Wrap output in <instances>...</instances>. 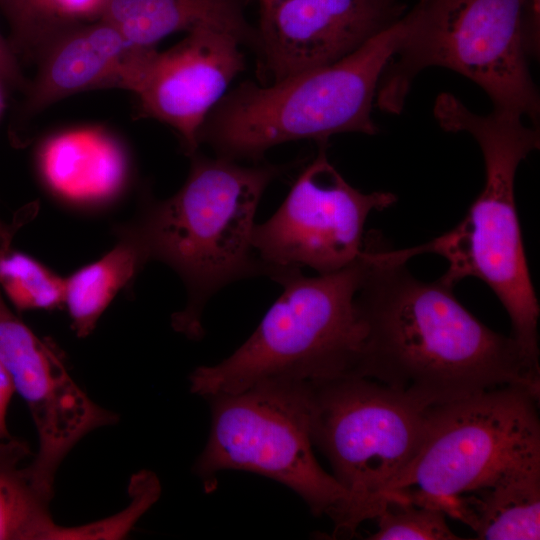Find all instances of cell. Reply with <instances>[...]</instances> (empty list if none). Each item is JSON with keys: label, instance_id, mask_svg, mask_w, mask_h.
I'll use <instances>...</instances> for the list:
<instances>
[{"label": "cell", "instance_id": "cell-1", "mask_svg": "<svg viewBox=\"0 0 540 540\" xmlns=\"http://www.w3.org/2000/svg\"><path fill=\"white\" fill-rule=\"evenodd\" d=\"M368 265L356 294L364 336L353 375L431 407L486 390L540 391L539 372L511 336L481 323L442 279L424 282L367 235Z\"/></svg>", "mask_w": 540, "mask_h": 540}, {"label": "cell", "instance_id": "cell-2", "mask_svg": "<svg viewBox=\"0 0 540 540\" xmlns=\"http://www.w3.org/2000/svg\"><path fill=\"white\" fill-rule=\"evenodd\" d=\"M433 114L442 129L466 132L478 143L485 165V184L461 222L420 246L392 250L401 261L434 253L448 262L440 278L454 286L473 277L485 282L505 308L511 337L528 364L539 371L538 299L524 251L515 201V177L520 163L539 148L536 125L520 114L493 109L487 115L468 109L456 96L441 93Z\"/></svg>", "mask_w": 540, "mask_h": 540}, {"label": "cell", "instance_id": "cell-3", "mask_svg": "<svg viewBox=\"0 0 540 540\" xmlns=\"http://www.w3.org/2000/svg\"><path fill=\"white\" fill-rule=\"evenodd\" d=\"M182 187L165 200L146 197L128 222L150 260L178 273L188 300L172 315L175 331L192 340L204 335L207 301L242 278L266 275L253 248L255 213L267 186L285 167H245L236 161L194 154Z\"/></svg>", "mask_w": 540, "mask_h": 540}, {"label": "cell", "instance_id": "cell-4", "mask_svg": "<svg viewBox=\"0 0 540 540\" xmlns=\"http://www.w3.org/2000/svg\"><path fill=\"white\" fill-rule=\"evenodd\" d=\"M404 31L401 18L334 63L272 84L241 83L208 114L200 144L211 146L219 157L257 161L289 141L323 143L339 133L376 134L372 106Z\"/></svg>", "mask_w": 540, "mask_h": 540}, {"label": "cell", "instance_id": "cell-5", "mask_svg": "<svg viewBox=\"0 0 540 540\" xmlns=\"http://www.w3.org/2000/svg\"><path fill=\"white\" fill-rule=\"evenodd\" d=\"M367 265L364 247L335 272L309 277L300 269L275 271L270 278L282 294L228 358L191 372V393L207 398L264 382L312 384L353 375L364 336L355 299Z\"/></svg>", "mask_w": 540, "mask_h": 540}, {"label": "cell", "instance_id": "cell-6", "mask_svg": "<svg viewBox=\"0 0 540 540\" xmlns=\"http://www.w3.org/2000/svg\"><path fill=\"white\" fill-rule=\"evenodd\" d=\"M528 3L419 0L403 17L402 41L378 85V107L400 113L417 74L438 66L481 87L493 109L520 114L536 125L540 101L524 40Z\"/></svg>", "mask_w": 540, "mask_h": 540}, {"label": "cell", "instance_id": "cell-7", "mask_svg": "<svg viewBox=\"0 0 540 540\" xmlns=\"http://www.w3.org/2000/svg\"><path fill=\"white\" fill-rule=\"evenodd\" d=\"M428 408L356 375L309 384L312 444L348 495L335 535L351 536L377 516L421 443Z\"/></svg>", "mask_w": 540, "mask_h": 540}, {"label": "cell", "instance_id": "cell-8", "mask_svg": "<svg viewBox=\"0 0 540 540\" xmlns=\"http://www.w3.org/2000/svg\"><path fill=\"white\" fill-rule=\"evenodd\" d=\"M205 399L211 429L194 472L207 490L220 471L252 472L293 490L313 515L339 520L348 495L313 453L308 383L264 382Z\"/></svg>", "mask_w": 540, "mask_h": 540}, {"label": "cell", "instance_id": "cell-9", "mask_svg": "<svg viewBox=\"0 0 540 540\" xmlns=\"http://www.w3.org/2000/svg\"><path fill=\"white\" fill-rule=\"evenodd\" d=\"M538 399L537 391L507 385L429 407L421 443L385 500L392 494L443 511L449 500L540 452Z\"/></svg>", "mask_w": 540, "mask_h": 540}, {"label": "cell", "instance_id": "cell-10", "mask_svg": "<svg viewBox=\"0 0 540 540\" xmlns=\"http://www.w3.org/2000/svg\"><path fill=\"white\" fill-rule=\"evenodd\" d=\"M302 170L277 211L256 224L253 248L266 276L310 267L318 274L343 269L364 250V226L373 210L392 206L391 192L363 193L327 157V142Z\"/></svg>", "mask_w": 540, "mask_h": 540}, {"label": "cell", "instance_id": "cell-11", "mask_svg": "<svg viewBox=\"0 0 540 540\" xmlns=\"http://www.w3.org/2000/svg\"><path fill=\"white\" fill-rule=\"evenodd\" d=\"M0 362L33 419L39 448L24 467L32 484L52 499L58 468L90 432L118 422L70 375L59 350L37 336L9 307L0 290Z\"/></svg>", "mask_w": 540, "mask_h": 540}, {"label": "cell", "instance_id": "cell-12", "mask_svg": "<svg viewBox=\"0 0 540 540\" xmlns=\"http://www.w3.org/2000/svg\"><path fill=\"white\" fill-rule=\"evenodd\" d=\"M253 49L263 85L334 63L390 25L382 0H260Z\"/></svg>", "mask_w": 540, "mask_h": 540}, {"label": "cell", "instance_id": "cell-13", "mask_svg": "<svg viewBox=\"0 0 540 540\" xmlns=\"http://www.w3.org/2000/svg\"><path fill=\"white\" fill-rule=\"evenodd\" d=\"M175 46L158 52L140 87L138 114L172 127L183 152H198L200 129L245 69L240 41L211 26H198Z\"/></svg>", "mask_w": 540, "mask_h": 540}, {"label": "cell", "instance_id": "cell-14", "mask_svg": "<svg viewBox=\"0 0 540 540\" xmlns=\"http://www.w3.org/2000/svg\"><path fill=\"white\" fill-rule=\"evenodd\" d=\"M157 52L133 45L102 19L68 26L39 51L38 71L25 90L21 115L32 116L65 97L90 90L120 88L136 93Z\"/></svg>", "mask_w": 540, "mask_h": 540}, {"label": "cell", "instance_id": "cell-15", "mask_svg": "<svg viewBox=\"0 0 540 540\" xmlns=\"http://www.w3.org/2000/svg\"><path fill=\"white\" fill-rule=\"evenodd\" d=\"M38 173L54 196L77 207L114 201L129 181L122 144L100 128H79L46 139L36 153Z\"/></svg>", "mask_w": 540, "mask_h": 540}, {"label": "cell", "instance_id": "cell-16", "mask_svg": "<svg viewBox=\"0 0 540 540\" xmlns=\"http://www.w3.org/2000/svg\"><path fill=\"white\" fill-rule=\"evenodd\" d=\"M29 455L24 440H0V540L122 539L133 528V516L126 509L81 526L57 524L49 511L51 500L20 467Z\"/></svg>", "mask_w": 540, "mask_h": 540}, {"label": "cell", "instance_id": "cell-17", "mask_svg": "<svg viewBox=\"0 0 540 540\" xmlns=\"http://www.w3.org/2000/svg\"><path fill=\"white\" fill-rule=\"evenodd\" d=\"M100 19L142 48H155L170 34L202 25L224 30L251 48L256 38L242 0H108Z\"/></svg>", "mask_w": 540, "mask_h": 540}, {"label": "cell", "instance_id": "cell-18", "mask_svg": "<svg viewBox=\"0 0 540 540\" xmlns=\"http://www.w3.org/2000/svg\"><path fill=\"white\" fill-rule=\"evenodd\" d=\"M480 497L462 498L463 521L484 540L540 538V452L507 466L486 486Z\"/></svg>", "mask_w": 540, "mask_h": 540}, {"label": "cell", "instance_id": "cell-19", "mask_svg": "<svg viewBox=\"0 0 540 540\" xmlns=\"http://www.w3.org/2000/svg\"><path fill=\"white\" fill-rule=\"evenodd\" d=\"M116 245L100 259L64 279L63 305L78 337H87L115 296L150 261L145 245L127 224L116 227Z\"/></svg>", "mask_w": 540, "mask_h": 540}, {"label": "cell", "instance_id": "cell-20", "mask_svg": "<svg viewBox=\"0 0 540 540\" xmlns=\"http://www.w3.org/2000/svg\"><path fill=\"white\" fill-rule=\"evenodd\" d=\"M0 290L18 311L63 305L64 278L28 254L0 244Z\"/></svg>", "mask_w": 540, "mask_h": 540}, {"label": "cell", "instance_id": "cell-21", "mask_svg": "<svg viewBox=\"0 0 540 540\" xmlns=\"http://www.w3.org/2000/svg\"><path fill=\"white\" fill-rule=\"evenodd\" d=\"M446 514L436 508L388 497L377 516L378 530L370 540H458L446 523Z\"/></svg>", "mask_w": 540, "mask_h": 540}, {"label": "cell", "instance_id": "cell-22", "mask_svg": "<svg viewBox=\"0 0 540 540\" xmlns=\"http://www.w3.org/2000/svg\"><path fill=\"white\" fill-rule=\"evenodd\" d=\"M108 0H43L38 50L58 31L79 23L99 20Z\"/></svg>", "mask_w": 540, "mask_h": 540}, {"label": "cell", "instance_id": "cell-23", "mask_svg": "<svg viewBox=\"0 0 540 540\" xmlns=\"http://www.w3.org/2000/svg\"><path fill=\"white\" fill-rule=\"evenodd\" d=\"M43 0H0V8L11 30L10 42L15 53L33 59L39 37L40 13Z\"/></svg>", "mask_w": 540, "mask_h": 540}, {"label": "cell", "instance_id": "cell-24", "mask_svg": "<svg viewBox=\"0 0 540 540\" xmlns=\"http://www.w3.org/2000/svg\"><path fill=\"white\" fill-rule=\"evenodd\" d=\"M0 86L26 90L28 83L21 72L17 54L0 33Z\"/></svg>", "mask_w": 540, "mask_h": 540}, {"label": "cell", "instance_id": "cell-25", "mask_svg": "<svg viewBox=\"0 0 540 540\" xmlns=\"http://www.w3.org/2000/svg\"><path fill=\"white\" fill-rule=\"evenodd\" d=\"M15 390L12 381L0 362V440L11 437L7 428V410Z\"/></svg>", "mask_w": 540, "mask_h": 540}, {"label": "cell", "instance_id": "cell-26", "mask_svg": "<svg viewBox=\"0 0 540 540\" xmlns=\"http://www.w3.org/2000/svg\"><path fill=\"white\" fill-rule=\"evenodd\" d=\"M15 229L14 225L9 227L5 225L0 218V243L10 242Z\"/></svg>", "mask_w": 540, "mask_h": 540}, {"label": "cell", "instance_id": "cell-27", "mask_svg": "<svg viewBox=\"0 0 540 540\" xmlns=\"http://www.w3.org/2000/svg\"><path fill=\"white\" fill-rule=\"evenodd\" d=\"M383 2L390 4L391 0H382Z\"/></svg>", "mask_w": 540, "mask_h": 540}, {"label": "cell", "instance_id": "cell-28", "mask_svg": "<svg viewBox=\"0 0 540 540\" xmlns=\"http://www.w3.org/2000/svg\"><path fill=\"white\" fill-rule=\"evenodd\" d=\"M1 107H2V101H1V95H0V109H1Z\"/></svg>", "mask_w": 540, "mask_h": 540}]
</instances>
